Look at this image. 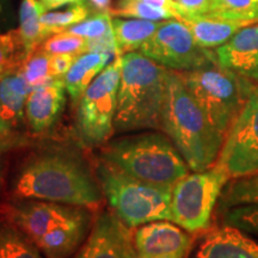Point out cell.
I'll return each instance as SVG.
<instances>
[{"instance_id":"26","label":"cell","mask_w":258,"mask_h":258,"mask_svg":"<svg viewBox=\"0 0 258 258\" xmlns=\"http://www.w3.org/2000/svg\"><path fill=\"white\" fill-rule=\"evenodd\" d=\"M27 55L19 30L0 35V80L18 72Z\"/></svg>"},{"instance_id":"20","label":"cell","mask_w":258,"mask_h":258,"mask_svg":"<svg viewBox=\"0 0 258 258\" xmlns=\"http://www.w3.org/2000/svg\"><path fill=\"white\" fill-rule=\"evenodd\" d=\"M32 86L19 72L0 80V117L12 129L25 120V104Z\"/></svg>"},{"instance_id":"10","label":"cell","mask_w":258,"mask_h":258,"mask_svg":"<svg viewBox=\"0 0 258 258\" xmlns=\"http://www.w3.org/2000/svg\"><path fill=\"white\" fill-rule=\"evenodd\" d=\"M215 164L230 179L258 173V86L226 134Z\"/></svg>"},{"instance_id":"27","label":"cell","mask_w":258,"mask_h":258,"mask_svg":"<svg viewBox=\"0 0 258 258\" xmlns=\"http://www.w3.org/2000/svg\"><path fill=\"white\" fill-rule=\"evenodd\" d=\"M90 8L84 2L77 3L63 12H46L41 16V25L44 34L50 36L57 32H62L71 25L79 23L90 15Z\"/></svg>"},{"instance_id":"5","label":"cell","mask_w":258,"mask_h":258,"mask_svg":"<svg viewBox=\"0 0 258 258\" xmlns=\"http://www.w3.org/2000/svg\"><path fill=\"white\" fill-rule=\"evenodd\" d=\"M95 175L111 211L128 227L171 220L172 186L144 182L102 158L97 160Z\"/></svg>"},{"instance_id":"40","label":"cell","mask_w":258,"mask_h":258,"mask_svg":"<svg viewBox=\"0 0 258 258\" xmlns=\"http://www.w3.org/2000/svg\"><path fill=\"white\" fill-rule=\"evenodd\" d=\"M2 176H3V166L0 164V186H2Z\"/></svg>"},{"instance_id":"16","label":"cell","mask_w":258,"mask_h":258,"mask_svg":"<svg viewBox=\"0 0 258 258\" xmlns=\"http://www.w3.org/2000/svg\"><path fill=\"white\" fill-rule=\"evenodd\" d=\"M194 258H258V243L239 228L224 225L206 235Z\"/></svg>"},{"instance_id":"34","label":"cell","mask_w":258,"mask_h":258,"mask_svg":"<svg viewBox=\"0 0 258 258\" xmlns=\"http://www.w3.org/2000/svg\"><path fill=\"white\" fill-rule=\"evenodd\" d=\"M175 2L182 8L184 14L183 17H188V16H203L208 14L213 0H175Z\"/></svg>"},{"instance_id":"28","label":"cell","mask_w":258,"mask_h":258,"mask_svg":"<svg viewBox=\"0 0 258 258\" xmlns=\"http://www.w3.org/2000/svg\"><path fill=\"white\" fill-rule=\"evenodd\" d=\"M50 54L37 47L22 62L18 72L27 79L32 89L54 79L50 76Z\"/></svg>"},{"instance_id":"22","label":"cell","mask_w":258,"mask_h":258,"mask_svg":"<svg viewBox=\"0 0 258 258\" xmlns=\"http://www.w3.org/2000/svg\"><path fill=\"white\" fill-rule=\"evenodd\" d=\"M43 11L46 10L40 0H22L21 10H19V19H21L19 32L27 54L31 53L48 37L44 34L40 22Z\"/></svg>"},{"instance_id":"37","label":"cell","mask_w":258,"mask_h":258,"mask_svg":"<svg viewBox=\"0 0 258 258\" xmlns=\"http://www.w3.org/2000/svg\"><path fill=\"white\" fill-rule=\"evenodd\" d=\"M41 4L43 5L44 10H53L57 9L60 6H63L66 4H73V3H80L82 0H40Z\"/></svg>"},{"instance_id":"32","label":"cell","mask_w":258,"mask_h":258,"mask_svg":"<svg viewBox=\"0 0 258 258\" xmlns=\"http://www.w3.org/2000/svg\"><path fill=\"white\" fill-rule=\"evenodd\" d=\"M111 22L110 14L103 12V14H96L91 18L84 19L79 23L71 25L63 31L76 35V36L84 37L86 40H96V38L112 34Z\"/></svg>"},{"instance_id":"2","label":"cell","mask_w":258,"mask_h":258,"mask_svg":"<svg viewBox=\"0 0 258 258\" xmlns=\"http://www.w3.org/2000/svg\"><path fill=\"white\" fill-rule=\"evenodd\" d=\"M161 131L184 158L190 170L203 171L217 163L225 137L213 125L176 71H166Z\"/></svg>"},{"instance_id":"12","label":"cell","mask_w":258,"mask_h":258,"mask_svg":"<svg viewBox=\"0 0 258 258\" xmlns=\"http://www.w3.org/2000/svg\"><path fill=\"white\" fill-rule=\"evenodd\" d=\"M133 230L112 211H103L74 258H138Z\"/></svg>"},{"instance_id":"39","label":"cell","mask_w":258,"mask_h":258,"mask_svg":"<svg viewBox=\"0 0 258 258\" xmlns=\"http://www.w3.org/2000/svg\"><path fill=\"white\" fill-rule=\"evenodd\" d=\"M12 132H14V129L10 127V125L6 123L5 121L0 117V137H3V135L14 134Z\"/></svg>"},{"instance_id":"31","label":"cell","mask_w":258,"mask_h":258,"mask_svg":"<svg viewBox=\"0 0 258 258\" xmlns=\"http://www.w3.org/2000/svg\"><path fill=\"white\" fill-rule=\"evenodd\" d=\"M224 225L234 226L245 233L258 235V202L232 207L222 212Z\"/></svg>"},{"instance_id":"13","label":"cell","mask_w":258,"mask_h":258,"mask_svg":"<svg viewBox=\"0 0 258 258\" xmlns=\"http://www.w3.org/2000/svg\"><path fill=\"white\" fill-rule=\"evenodd\" d=\"M134 246L145 258H186L194 238L171 220H157L134 228Z\"/></svg>"},{"instance_id":"33","label":"cell","mask_w":258,"mask_h":258,"mask_svg":"<svg viewBox=\"0 0 258 258\" xmlns=\"http://www.w3.org/2000/svg\"><path fill=\"white\" fill-rule=\"evenodd\" d=\"M76 55L72 54H55L50 57V76L53 78L63 79L71 67H72L73 61Z\"/></svg>"},{"instance_id":"30","label":"cell","mask_w":258,"mask_h":258,"mask_svg":"<svg viewBox=\"0 0 258 258\" xmlns=\"http://www.w3.org/2000/svg\"><path fill=\"white\" fill-rule=\"evenodd\" d=\"M88 43L89 40L86 38L62 31L48 36L38 47L50 55L72 54V55L78 56L88 51Z\"/></svg>"},{"instance_id":"19","label":"cell","mask_w":258,"mask_h":258,"mask_svg":"<svg viewBox=\"0 0 258 258\" xmlns=\"http://www.w3.org/2000/svg\"><path fill=\"white\" fill-rule=\"evenodd\" d=\"M115 56L101 51H86L74 59L72 67L63 78L64 88L73 102L80 101L90 84Z\"/></svg>"},{"instance_id":"7","label":"cell","mask_w":258,"mask_h":258,"mask_svg":"<svg viewBox=\"0 0 258 258\" xmlns=\"http://www.w3.org/2000/svg\"><path fill=\"white\" fill-rule=\"evenodd\" d=\"M230 180L217 164L188 173L172 186L171 221L191 234L208 230L215 206Z\"/></svg>"},{"instance_id":"41","label":"cell","mask_w":258,"mask_h":258,"mask_svg":"<svg viewBox=\"0 0 258 258\" xmlns=\"http://www.w3.org/2000/svg\"><path fill=\"white\" fill-rule=\"evenodd\" d=\"M138 258H145V257H140V256H138Z\"/></svg>"},{"instance_id":"18","label":"cell","mask_w":258,"mask_h":258,"mask_svg":"<svg viewBox=\"0 0 258 258\" xmlns=\"http://www.w3.org/2000/svg\"><path fill=\"white\" fill-rule=\"evenodd\" d=\"M178 21L185 24L200 46L215 49L232 38L241 28L250 25L247 22L208 17V16H188Z\"/></svg>"},{"instance_id":"25","label":"cell","mask_w":258,"mask_h":258,"mask_svg":"<svg viewBox=\"0 0 258 258\" xmlns=\"http://www.w3.org/2000/svg\"><path fill=\"white\" fill-rule=\"evenodd\" d=\"M208 17L258 23V0H213Z\"/></svg>"},{"instance_id":"24","label":"cell","mask_w":258,"mask_h":258,"mask_svg":"<svg viewBox=\"0 0 258 258\" xmlns=\"http://www.w3.org/2000/svg\"><path fill=\"white\" fill-rule=\"evenodd\" d=\"M258 202V173L233 179L226 184L219 199L218 212L222 213L235 206Z\"/></svg>"},{"instance_id":"6","label":"cell","mask_w":258,"mask_h":258,"mask_svg":"<svg viewBox=\"0 0 258 258\" xmlns=\"http://www.w3.org/2000/svg\"><path fill=\"white\" fill-rule=\"evenodd\" d=\"M178 73L206 117L226 137L256 88L254 83L225 69L218 61Z\"/></svg>"},{"instance_id":"36","label":"cell","mask_w":258,"mask_h":258,"mask_svg":"<svg viewBox=\"0 0 258 258\" xmlns=\"http://www.w3.org/2000/svg\"><path fill=\"white\" fill-rule=\"evenodd\" d=\"M89 3L97 14L109 12V10L111 9V0H89Z\"/></svg>"},{"instance_id":"3","label":"cell","mask_w":258,"mask_h":258,"mask_svg":"<svg viewBox=\"0 0 258 258\" xmlns=\"http://www.w3.org/2000/svg\"><path fill=\"white\" fill-rule=\"evenodd\" d=\"M166 71L139 51L122 55L115 132L161 131Z\"/></svg>"},{"instance_id":"11","label":"cell","mask_w":258,"mask_h":258,"mask_svg":"<svg viewBox=\"0 0 258 258\" xmlns=\"http://www.w3.org/2000/svg\"><path fill=\"white\" fill-rule=\"evenodd\" d=\"M89 208L63 203L14 199L2 206L0 217L35 241L47 232L79 218Z\"/></svg>"},{"instance_id":"15","label":"cell","mask_w":258,"mask_h":258,"mask_svg":"<svg viewBox=\"0 0 258 258\" xmlns=\"http://www.w3.org/2000/svg\"><path fill=\"white\" fill-rule=\"evenodd\" d=\"M66 92L61 78H54L31 90L25 104V120L32 132L42 133L54 124L64 106Z\"/></svg>"},{"instance_id":"14","label":"cell","mask_w":258,"mask_h":258,"mask_svg":"<svg viewBox=\"0 0 258 258\" xmlns=\"http://www.w3.org/2000/svg\"><path fill=\"white\" fill-rule=\"evenodd\" d=\"M214 53L222 67L258 83V23L241 28Z\"/></svg>"},{"instance_id":"29","label":"cell","mask_w":258,"mask_h":258,"mask_svg":"<svg viewBox=\"0 0 258 258\" xmlns=\"http://www.w3.org/2000/svg\"><path fill=\"white\" fill-rule=\"evenodd\" d=\"M109 14L115 17H134L147 21L176 19L172 12L165 9L154 8L140 0H120L115 8L109 10Z\"/></svg>"},{"instance_id":"38","label":"cell","mask_w":258,"mask_h":258,"mask_svg":"<svg viewBox=\"0 0 258 258\" xmlns=\"http://www.w3.org/2000/svg\"><path fill=\"white\" fill-rule=\"evenodd\" d=\"M17 143V138L14 134L10 135H3L0 137V151L6 150V148L14 146V145Z\"/></svg>"},{"instance_id":"8","label":"cell","mask_w":258,"mask_h":258,"mask_svg":"<svg viewBox=\"0 0 258 258\" xmlns=\"http://www.w3.org/2000/svg\"><path fill=\"white\" fill-rule=\"evenodd\" d=\"M121 70L122 55H116L80 98L77 110V132L86 146H103L115 132Z\"/></svg>"},{"instance_id":"21","label":"cell","mask_w":258,"mask_h":258,"mask_svg":"<svg viewBox=\"0 0 258 258\" xmlns=\"http://www.w3.org/2000/svg\"><path fill=\"white\" fill-rule=\"evenodd\" d=\"M163 22L147 19H112V34L117 48V55L139 50Z\"/></svg>"},{"instance_id":"4","label":"cell","mask_w":258,"mask_h":258,"mask_svg":"<svg viewBox=\"0 0 258 258\" xmlns=\"http://www.w3.org/2000/svg\"><path fill=\"white\" fill-rule=\"evenodd\" d=\"M101 158L135 178L161 186H173L190 170L172 140L158 131L109 140Z\"/></svg>"},{"instance_id":"23","label":"cell","mask_w":258,"mask_h":258,"mask_svg":"<svg viewBox=\"0 0 258 258\" xmlns=\"http://www.w3.org/2000/svg\"><path fill=\"white\" fill-rule=\"evenodd\" d=\"M30 238L14 226H0V258H43Z\"/></svg>"},{"instance_id":"9","label":"cell","mask_w":258,"mask_h":258,"mask_svg":"<svg viewBox=\"0 0 258 258\" xmlns=\"http://www.w3.org/2000/svg\"><path fill=\"white\" fill-rule=\"evenodd\" d=\"M139 53L176 72L199 70L218 61L214 50L200 46L185 24L178 19L164 21L139 48Z\"/></svg>"},{"instance_id":"35","label":"cell","mask_w":258,"mask_h":258,"mask_svg":"<svg viewBox=\"0 0 258 258\" xmlns=\"http://www.w3.org/2000/svg\"><path fill=\"white\" fill-rule=\"evenodd\" d=\"M140 2L146 3V4L154 6V8L159 9H165L167 11L172 12L173 15L176 16V19H179L183 17V10L180 6L177 4L175 0H140Z\"/></svg>"},{"instance_id":"1","label":"cell","mask_w":258,"mask_h":258,"mask_svg":"<svg viewBox=\"0 0 258 258\" xmlns=\"http://www.w3.org/2000/svg\"><path fill=\"white\" fill-rule=\"evenodd\" d=\"M11 195L89 209L98 208L104 198L85 160L67 150H46L29 157L17 172Z\"/></svg>"},{"instance_id":"17","label":"cell","mask_w":258,"mask_h":258,"mask_svg":"<svg viewBox=\"0 0 258 258\" xmlns=\"http://www.w3.org/2000/svg\"><path fill=\"white\" fill-rule=\"evenodd\" d=\"M90 209L79 218L54 228L34 241L47 258H69L91 230Z\"/></svg>"}]
</instances>
